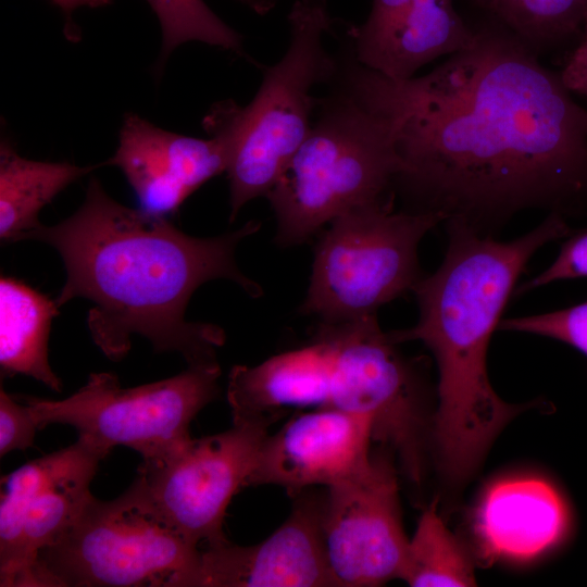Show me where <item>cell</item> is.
<instances>
[{"mask_svg":"<svg viewBox=\"0 0 587 587\" xmlns=\"http://www.w3.org/2000/svg\"><path fill=\"white\" fill-rule=\"evenodd\" d=\"M569 526L566 504L548 482L510 477L491 484L482 495L473 519L484 558L528 561L554 546Z\"/></svg>","mask_w":587,"mask_h":587,"instance_id":"cell-17","label":"cell"},{"mask_svg":"<svg viewBox=\"0 0 587 587\" xmlns=\"http://www.w3.org/2000/svg\"><path fill=\"white\" fill-rule=\"evenodd\" d=\"M322 528L334 586L373 587L401 577L409 539L386 455L372 453L363 470L327 487Z\"/></svg>","mask_w":587,"mask_h":587,"instance_id":"cell-11","label":"cell"},{"mask_svg":"<svg viewBox=\"0 0 587 587\" xmlns=\"http://www.w3.org/2000/svg\"><path fill=\"white\" fill-rule=\"evenodd\" d=\"M402 171L394 121L344 85L265 195L276 243H303L340 214L387 199Z\"/></svg>","mask_w":587,"mask_h":587,"instance_id":"cell-4","label":"cell"},{"mask_svg":"<svg viewBox=\"0 0 587 587\" xmlns=\"http://www.w3.org/2000/svg\"><path fill=\"white\" fill-rule=\"evenodd\" d=\"M566 88L587 99V16L582 34L559 71Z\"/></svg>","mask_w":587,"mask_h":587,"instance_id":"cell-27","label":"cell"},{"mask_svg":"<svg viewBox=\"0 0 587 587\" xmlns=\"http://www.w3.org/2000/svg\"><path fill=\"white\" fill-rule=\"evenodd\" d=\"M268 427L232 421L227 430L189 438L142 460L137 476L162 517L200 548L228 540L224 517L246 487Z\"/></svg>","mask_w":587,"mask_h":587,"instance_id":"cell-10","label":"cell"},{"mask_svg":"<svg viewBox=\"0 0 587 587\" xmlns=\"http://www.w3.org/2000/svg\"><path fill=\"white\" fill-rule=\"evenodd\" d=\"M445 217L436 212H392L391 198L335 217L316 242L300 313L325 324L375 315L379 307L422 278L417 248Z\"/></svg>","mask_w":587,"mask_h":587,"instance_id":"cell-7","label":"cell"},{"mask_svg":"<svg viewBox=\"0 0 587 587\" xmlns=\"http://www.w3.org/2000/svg\"><path fill=\"white\" fill-rule=\"evenodd\" d=\"M330 355L314 334L301 348L255 365H235L228 375L227 400L232 421L270 428L292 409L326 407L330 387Z\"/></svg>","mask_w":587,"mask_h":587,"instance_id":"cell-18","label":"cell"},{"mask_svg":"<svg viewBox=\"0 0 587 587\" xmlns=\"http://www.w3.org/2000/svg\"><path fill=\"white\" fill-rule=\"evenodd\" d=\"M374 440V424L364 415L330 407L299 413L265 437L246 487L276 485L292 498L329 487L370 463Z\"/></svg>","mask_w":587,"mask_h":587,"instance_id":"cell-13","label":"cell"},{"mask_svg":"<svg viewBox=\"0 0 587 587\" xmlns=\"http://www.w3.org/2000/svg\"><path fill=\"white\" fill-rule=\"evenodd\" d=\"M499 328L554 339L587 357V300L546 313L504 319Z\"/></svg>","mask_w":587,"mask_h":587,"instance_id":"cell-24","label":"cell"},{"mask_svg":"<svg viewBox=\"0 0 587 587\" xmlns=\"http://www.w3.org/2000/svg\"><path fill=\"white\" fill-rule=\"evenodd\" d=\"M448 249L437 271L414 286L417 323L390 334L397 344L419 340L438 366V405L432 434L442 474L459 484L484 459L495 437L522 408L504 402L487 372L492 333L530 258L570 235L566 217L548 216L529 233L499 241L447 222Z\"/></svg>","mask_w":587,"mask_h":587,"instance_id":"cell-3","label":"cell"},{"mask_svg":"<svg viewBox=\"0 0 587 587\" xmlns=\"http://www.w3.org/2000/svg\"><path fill=\"white\" fill-rule=\"evenodd\" d=\"M228 160L227 145L218 136L176 134L129 112L105 164L122 171L141 211L167 217L204 183L226 172Z\"/></svg>","mask_w":587,"mask_h":587,"instance_id":"cell-15","label":"cell"},{"mask_svg":"<svg viewBox=\"0 0 587 587\" xmlns=\"http://www.w3.org/2000/svg\"><path fill=\"white\" fill-rule=\"evenodd\" d=\"M247 5L254 13L264 15L268 13L275 5L276 0H237Z\"/></svg>","mask_w":587,"mask_h":587,"instance_id":"cell-29","label":"cell"},{"mask_svg":"<svg viewBox=\"0 0 587 587\" xmlns=\"http://www.w3.org/2000/svg\"><path fill=\"white\" fill-rule=\"evenodd\" d=\"M538 58L579 38L587 0H469Z\"/></svg>","mask_w":587,"mask_h":587,"instance_id":"cell-21","label":"cell"},{"mask_svg":"<svg viewBox=\"0 0 587 587\" xmlns=\"http://www.w3.org/2000/svg\"><path fill=\"white\" fill-rule=\"evenodd\" d=\"M290 39L284 57L263 72L262 84L246 107L215 103L203 118L208 135L228 148L229 221L250 200L265 196L298 150L310 128L315 85L337 72L324 47L334 20L326 0H296L289 14Z\"/></svg>","mask_w":587,"mask_h":587,"instance_id":"cell-5","label":"cell"},{"mask_svg":"<svg viewBox=\"0 0 587 587\" xmlns=\"http://www.w3.org/2000/svg\"><path fill=\"white\" fill-rule=\"evenodd\" d=\"M349 34L354 60L392 80L412 78L427 63L475 39L454 0H372L365 22Z\"/></svg>","mask_w":587,"mask_h":587,"instance_id":"cell-16","label":"cell"},{"mask_svg":"<svg viewBox=\"0 0 587 587\" xmlns=\"http://www.w3.org/2000/svg\"><path fill=\"white\" fill-rule=\"evenodd\" d=\"M587 277V228L569 235L555 260L542 272L522 283L515 294L550 285L554 282Z\"/></svg>","mask_w":587,"mask_h":587,"instance_id":"cell-25","label":"cell"},{"mask_svg":"<svg viewBox=\"0 0 587 587\" xmlns=\"http://www.w3.org/2000/svg\"><path fill=\"white\" fill-rule=\"evenodd\" d=\"M315 335L326 342L330 355L326 407L369 417L375 440L395 449L409 476L419 482L424 447L421 389L398 344L380 329L376 315L321 323Z\"/></svg>","mask_w":587,"mask_h":587,"instance_id":"cell-9","label":"cell"},{"mask_svg":"<svg viewBox=\"0 0 587 587\" xmlns=\"http://www.w3.org/2000/svg\"><path fill=\"white\" fill-rule=\"evenodd\" d=\"M58 304L12 277L0 279V367L2 375L30 376L60 392L61 379L48 359V342Z\"/></svg>","mask_w":587,"mask_h":587,"instance_id":"cell-19","label":"cell"},{"mask_svg":"<svg viewBox=\"0 0 587 587\" xmlns=\"http://www.w3.org/2000/svg\"><path fill=\"white\" fill-rule=\"evenodd\" d=\"M401 579L413 587L474 586V564L469 551L447 528L430 504L421 515L408 542Z\"/></svg>","mask_w":587,"mask_h":587,"instance_id":"cell-22","label":"cell"},{"mask_svg":"<svg viewBox=\"0 0 587 587\" xmlns=\"http://www.w3.org/2000/svg\"><path fill=\"white\" fill-rule=\"evenodd\" d=\"M96 166L21 157L5 137L0 142V238L15 242L39 224V213L68 185Z\"/></svg>","mask_w":587,"mask_h":587,"instance_id":"cell-20","label":"cell"},{"mask_svg":"<svg viewBox=\"0 0 587 587\" xmlns=\"http://www.w3.org/2000/svg\"><path fill=\"white\" fill-rule=\"evenodd\" d=\"M111 449L88 438L25 463L1 479L0 552L21 550L18 587H35L38 553L71 524Z\"/></svg>","mask_w":587,"mask_h":587,"instance_id":"cell-12","label":"cell"},{"mask_svg":"<svg viewBox=\"0 0 587 587\" xmlns=\"http://www.w3.org/2000/svg\"><path fill=\"white\" fill-rule=\"evenodd\" d=\"M201 548L159 513L138 476L118 497H88L39 551L35 587H192Z\"/></svg>","mask_w":587,"mask_h":587,"instance_id":"cell-6","label":"cell"},{"mask_svg":"<svg viewBox=\"0 0 587 587\" xmlns=\"http://www.w3.org/2000/svg\"><path fill=\"white\" fill-rule=\"evenodd\" d=\"M260 227L250 221L216 237L189 236L167 217L115 201L91 177L74 214L53 226L39 224L16 241H40L58 251L66 279L54 301L59 308L78 297L93 302L87 325L108 359H124L137 334L155 352H178L188 366H199L218 364L216 349L226 336L220 326L187 321L189 299L215 278L233 280L251 297L262 295L235 259L238 243Z\"/></svg>","mask_w":587,"mask_h":587,"instance_id":"cell-2","label":"cell"},{"mask_svg":"<svg viewBox=\"0 0 587 587\" xmlns=\"http://www.w3.org/2000/svg\"><path fill=\"white\" fill-rule=\"evenodd\" d=\"M157 15L162 33L161 72L170 54L188 41H200L245 55L243 38L223 22L203 0H146Z\"/></svg>","mask_w":587,"mask_h":587,"instance_id":"cell-23","label":"cell"},{"mask_svg":"<svg viewBox=\"0 0 587 587\" xmlns=\"http://www.w3.org/2000/svg\"><path fill=\"white\" fill-rule=\"evenodd\" d=\"M59 7L64 15V35L67 40L76 42L80 39V30L73 21V13L80 7L101 8L109 5L113 0H50Z\"/></svg>","mask_w":587,"mask_h":587,"instance_id":"cell-28","label":"cell"},{"mask_svg":"<svg viewBox=\"0 0 587 587\" xmlns=\"http://www.w3.org/2000/svg\"><path fill=\"white\" fill-rule=\"evenodd\" d=\"M325 496L295 497L287 520L253 546L229 540L201 548L192 587L334 586L323 539Z\"/></svg>","mask_w":587,"mask_h":587,"instance_id":"cell-14","label":"cell"},{"mask_svg":"<svg viewBox=\"0 0 587 587\" xmlns=\"http://www.w3.org/2000/svg\"><path fill=\"white\" fill-rule=\"evenodd\" d=\"M429 73L392 80L353 60L344 80L396 127L410 210L486 235L514 214L587 209V109L497 22Z\"/></svg>","mask_w":587,"mask_h":587,"instance_id":"cell-1","label":"cell"},{"mask_svg":"<svg viewBox=\"0 0 587 587\" xmlns=\"http://www.w3.org/2000/svg\"><path fill=\"white\" fill-rule=\"evenodd\" d=\"M38 429L28 405L21 404L0 390V455L26 450L34 442Z\"/></svg>","mask_w":587,"mask_h":587,"instance_id":"cell-26","label":"cell"},{"mask_svg":"<svg viewBox=\"0 0 587 587\" xmlns=\"http://www.w3.org/2000/svg\"><path fill=\"white\" fill-rule=\"evenodd\" d=\"M218 364L188 366L173 377L123 388L116 375L91 373L63 400L24 397L38 429L74 427L80 437L113 449L125 446L150 459L190 438L196 415L218 394Z\"/></svg>","mask_w":587,"mask_h":587,"instance_id":"cell-8","label":"cell"}]
</instances>
